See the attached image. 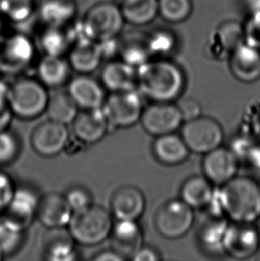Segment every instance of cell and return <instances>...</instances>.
<instances>
[{
  "label": "cell",
  "instance_id": "cell-31",
  "mask_svg": "<svg viewBox=\"0 0 260 261\" xmlns=\"http://www.w3.org/2000/svg\"><path fill=\"white\" fill-rule=\"evenodd\" d=\"M39 46L45 55L64 57L73 44L67 27L45 26L39 38Z\"/></svg>",
  "mask_w": 260,
  "mask_h": 261
},
{
  "label": "cell",
  "instance_id": "cell-18",
  "mask_svg": "<svg viewBox=\"0 0 260 261\" xmlns=\"http://www.w3.org/2000/svg\"><path fill=\"white\" fill-rule=\"evenodd\" d=\"M145 207L144 193L132 185L117 188L111 199V213L117 220H138L144 214Z\"/></svg>",
  "mask_w": 260,
  "mask_h": 261
},
{
  "label": "cell",
  "instance_id": "cell-25",
  "mask_svg": "<svg viewBox=\"0 0 260 261\" xmlns=\"http://www.w3.org/2000/svg\"><path fill=\"white\" fill-rule=\"evenodd\" d=\"M152 152L159 163L167 166H176L187 161L190 151L181 135L171 133L157 137L152 145Z\"/></svg>",
  "mask_w": 260,
  "mask_h": 261
},
{
  "label": "cell",
  "instance_id": "cell-14",
  "mask_svg": "<svg viewBox=\"0 0 260 261\" xmlns=\"http://www.w3.org/2000/svg\"><path fill=\"white\" fill-rule=\"evenodd\" d=\"M238 157L232 149L219 146L204 155V176L217 187H222L237 176Z\"/></svg>",
  "mask_w": 260,
  "mask_h": 261
},
{
  "label": "cell",
  "instance_id": "cell-30",
  "mask_svg": "<svg viewBox=\"0 0 260 261\" xmlns=\"http://www.w3.org/2000/svg\"><path fill=\"white\" fill-rule=\"evenodd\" d=\"M126 23L134 26L150 24L158 16V0H120Z\"/></svg>",
  "mask_w": 260,
  "mask_h": 261
},
{
  "label": "cell",
  "instance_id": "cell-38",
  "mask_svg": "<svg viewBox=\"0 0 260 261\" xmlns=\"http://www.w3.org/2000/svg\"><path fill=\"white\" fill-rule=\"evenodd\" d=\"M20 138L9 128L0 130V165L14 163L21 153Z\"/></svg>",
  "mask_w": 260,
  "mask_h": 261
},
{
  "label": "cell",
  "instance_id": "cell-41",
  "mask_svg": "<svg viewBox=\"0 0 260 261\" xmlns=\"http://www.w3.org/2000/svg\"><path fill=\"white\" fill-rule=\"evenodd\" d=\"M16 185L9 174L0 170V216L3 215L9 206Z\"/></svg>",
  "mask_w": 260,
  "mask_h": 261
},
{
  "label": "cell",
  "instance_id": "cell-29",
  "mask_svg": "<svg viewBox=\"0 0 260 261\" xmlns=\"http://www.w3.org/2000/svg\"><path fill=\"white\" fill-rule=\"evenodd\" d=\"M214 192V185L205 176H191L180 188V199L193 210H201L211 203Z\"/></svg>",
  "mask_w": 260,
  "mask_h": 261
},
{
  "label": "cell",
  "instance_id": "cell-33",
  "mask_svg": "<svg viewBox=\"0 0 260 261\" xmlns=\"http://www.w3.org/2000/svg\"><path fill=\"white\" fill-rule=\"evenodd\" d=\"M26 229L3 216L0 219V252L4 258L15 254L22 247Z\"/></svg>",
  "mask_w": 260,
  "mask_h": 261
},
{
  "label": "cell",
  "instance_id": "cell-19",
  "mask_svg": "<svg viewBox=\"0 0 260 261\" xmlns=\"http://www.w3.org/2000/svg\"><path fill=\"white\" fill-rule=\"evenodd\" d=\"M72 215L73 212L64 194L48 193L41 195L37 219L47 229L67 227Z\"/></svg>",
  "mask_w": 260,
  "mask_h": 261
},
{
  "label": "cell",
  "instance_id": "cell-10",
  "mask_svg": "<svg viewBox=\"0 0 260 261\" xmlns=\"http://www.w3.org/2000/svg\"><path fill=\"white\" fill-rule=\"evenodd\" d=\"M225 254L246 260L260 251L259 232L256 223L230 221L224 239Z\"/></svg>",
  "mask_w": 260,
  "mask_h": 261
},
{
  "label": "cell",
  "instance_id": "cell-7",
  "mask_svg": "<svg viewBox=\"0 0 260 261\" xmlns=\"http://www.w3.org/2000/svg\"><path fill=\"white\" fill-rule=\"evenodd\" d=\"M180 135L190 152L201 155L221 146L225 137L221 125L217 120L202 115L185 122Z\"/></svg>",
  "mask_w": 260,
  "mask_h": 261
},
{
  "label": "cell",
  "instance_id": "cell-17",
  "mask_svg": "<svg viewBox=\"0 0 260 261\" xmlns=\"http://www.w3.org/2000/svg\"><path fill=\"white\" fill-rule=\"evenodd\" d=\"M68 93L80 110L102 108L106 101V89L102 82L90 74H79L68 82Z\"/></svg>",
  "mask_w": 260,
  "mask_h": 261
},
{
  "label": "cell",
  "instance_id": "cell-4",
  "mask_svg": "<svg viewBox=\"0 0 260 261\" xmlns=\"http://www.w3.org/2000/svg\"><path fill=\"white\" fill-rule=\"evenodd\" d=\"M50 95L38 79L20 77L10 86L9 107L14 116L31 120L46 113Z\"/></svg>",
  "mask_w": 260,
  "mask_h": 261
},
{
  "label": "cell",
  "instance_id": "cell-13",
  "mask_svg": "<svg viewBox=\"0 0 260 261\" xmlns=\"http://www.w3.org/2000/svg\"><path fill=\"white\" fill-rule=\"evenodd\" d=\"M243 43V24L236 21H225L211 32L205 44V51L212 59L224 60Z\"/></svg>",
  "mask_w": 260,
  "mask_h": 261
},
{
  "label": "cell",
  "instance_id": "cell-1",
  "mask_svg": "<svg viewBox=\"0 0 260 261\" xmlns=\"http://www.w3.org/2000/svg\"><path fill=\"white\" fill-rule=\"evenodd\" d=\"M137 71V90L152 102H175L183 95L185 72L168 58H151Z\"/></svg>",
  "mask_w": 260,
  "mask_h": 261
},
{
  "label": "cell",
  "instance_id": "cell-20",
  "mask_svg": "<svg viewBox=\"0 0 260 261\" xmlns=\"http://www.w3.org/2000/svg\"><path fill=\"white\" fill-rule=\"evenodd\" d=\"M229 59L232 76L242 83L250 84L260 79V50L243 43L233 50Z\"/></svg>",
  "mask_w": 260,
  "mask_h": 261
},
{
  "label": "cell",
  "instance_id": "cell-21",
  "mask_svg": "<svg viewBox=\"0 0 260 261\" xmlns=\"http://www.w3.org/2000/svg\"><path fill=\"white\" fill-rule=\"evenodd\" d=\"M110 237L112 249L124 259H131L144 245V234L137 220H117Z\"/></svg>",
  "mask_w": 260,
  "mask_h": 261
},
{
  "label": "cell",
  "instance_id": "cell-12",
  "mask_svg": "<svg viewBox=\"0 0 260 261\" xmlns=\"http://www.w3.org/2000/svg\"><path fill=\"white\" fill-rule=\"evenodd\" d=\"M70 140V131L66 125L49 119L39 124L31 135L32 149L45 158L56 157L65 151Z\"/></svg>",
  "mask_w": 260,
  "mask_h": 261
},
{
  "label": "cell",
  "instance_id": "cell-39",
  "mask_svg": "<svg viewBox=\"0 0 260 261\" xmlns=\"http://www.w3.org/2000/svg\"><path fill=\"white\" fill-rule=\"evenodd\" d=\"M64 196L73 212H81L94 204L90 191L83 186L70 187Z\"/></svg>",
  "mask_w": 260,
  "mask_h": 261
},
{
  "label": "cell",
  "instance_id": "cell-9",
  "mask_svg": "<svg viewBox=\"0 0 260 261\" xmlns=\"http://www.w3.org/2000/svg\"><path fill=\"white\" fill-rule=\"evenodd\" d=\"M194 211L181 199L167 201L161 206L155 216L156 230L169 240L185 237L194 226Z\"/></svg>",
  "mask_w": 260,
  "mask_h": 261
},
{
  "label": "cell",
  "instance_id": "cell-32",
  "mask_svg": "<svg viewBox=\"0 0 260 261\" xmlns=\"http://www.w3.org/2000/svg\"><path fill=\"white\" fill-rule=\"evenodd\" d=\"M79 112V106L68 91H57L50 95L46 110L49 120L68 126L73 122Z\"/></svg>",
  "mask_w": 260,
  "mask_h": 261
},
{
  "label": "cell",
  "instance_id": "cell-44",
  "mask_svg": "<svg viewBox=\"0 0 260 261\" xmlns=\"http://www.w3.org/2000/svg\"><path fill=\"white\" fill-rule=\"evenodd\" d=\"M92 260L94 261H123V257L120 256L117 251H114L113 249L110 250H105V251H100L98 253L92 257Z\"/></svg>",
  "mask_w": 260,
  "mask_h": 261
},
{
  "label": "cell",
  "instance_id": "cell-24",
  "mask_svg": "<svg viewBox=\"0 0 260 261\" xmlns=\"http://www.w3.org/2000/svg\"><path fill=\"white\" fill-rule=\"evenodd\" d=\"M230 220L224 216H209L199 228L197 237L200 247L206 254L223 255L224 239Z\"/></svg>",
  "mask_w": 260,
  "mask_h": 261
},
{
  "label": "cell",
  "instance_id": "cell-43",
  "mask_svg": "<svg viewBox=\"0 0 260 261\" xmlns=\"http://www.w3.org/2000/svg\"><path fill=\"white\" fill-rule=\"evenodd\" d=\"M162 259V256L155 248L143 245L134 255L131 260L134 261H159Z\"/></svg>",
  "mask_w": 260,
  "mask_h": 261
},
{
  "label": "cell",
  "instance_id": "cell-3",
  "mask_svg": "<svg viewBox=\"0 0 260 261\" xmlns=\"http://www.w3.org/2000/svg\"><path fill=\"white\" fill-rule=\"evenodd\" d=\"M113 218L106 208L92 204L83 211L73 212L67 227L77 244L95 246L109 238L114 225Z\"/></svg>",
  "mask_w": 260,
  "mask_h": 261
},
{
  "label": "cell",
  "instance_id": "cell-36",
  "mask_svg": "<svg viewBox=\"0 0 260 261\" xmlns=\"http://www.w3.org/2000/svg\"><path fill=\"white\" fill-rule=\"evenodd\" d=\"M192 12V0H158V15L169 23L187 21Z\"/></svg>",
  "mask_w": 260,
  "mask_h": 261
},
{
  "label": "cell",
  "instance_id": "cell-42",
  "mask_svg": "<svg viewBox=\"0 0 260 261\" xmlns=\"http://www.w3.org/2000/svg\"><path fill=\"white\" fill-rule=\"evenodd\" d=\"M177 106L183 117L184 123L201 116V106L195 99H183L177 103Z\"/></svg>",
  "mask_w": 260,
  "mask_h": 261
},
{
  "label": "cell",
  "instance_id": "cell-26",
  "mask_svg": "<svg viewBox=\"0 0 260 261\" xmlns=\"http://www.w3.org/2000/svg\"><path fill=\"white\" fill-rule=\"evenodd\" d=\"M44 243V256L49 261H75L79 258L76 242L69 230L49 229Z\"/></svg>",
  "mask_w": 260,
  "mask_h": 261
},
{
  "label": "cell",
  "instance_id": "cell-5",
  "mask_svg": "<svg viewBox=\"0 0 260 261\" xmlns=\"http://www.w3.org/2000/svg\"><path fill=\"white\" fill-rule=\"evenodd\" d=\"M125 23L120 5L108 1L92 6L81 21L86 36L97 42L118 38Z\"/></svg>",
  "mask_w": 260,
  "mask_h": 261
},
{
  "label": "cell",
  "instance_id": "cell-37",
  "mask_svg": "<svg viewBox=\"0 0 260 261\" xmlns=\"http://www.w3.org/2000/svg\"><path fill=\"white\" fill-rule=\"evenodd\" d=\"M120 41V59L133 67L137 69L151 59L146 46V37L143 39H129V40Z\"/></svg>",
  "mask_w": 260,
  "mask_h": 261
},
{
  "label": "cell",
  "instance_id": "cell-28",
  "mask_svg": "<svg viewBox=\"0 0 260 261\" xmlns=\"http://www.w3.org/2000/svg\"><path fill=\"white\" fill-rule=\"evenodd\" d=\"M75 0H41L38 7L40 21L45 26L68 27L77 14Z\"/></svg>",
  "mask_w": 260,
  "mask_h": 261
},
{
  "label": "cell",
  "instance_id": "cell-6",
  "mask_svg": "<svg viewBox=\"0 0 260 261\" xmlns=\"http://www.w3.org/2000/svg\"><path fill=\"white\" fill-rule=\"evenodd\" d=\"M35 56V46L22 33L0 35V76H16L31 65Z\"/></svg>",
  "mask_w": 260,
  "mask_h": 261
},
{
  "label": "cell",
  "instance_id": "cell-16",
  "mask_svg": "<svg viewBox=\"0 0 260 261\" xmlns=\"http://www.w3.org/2000/svg\"><path fill=\"white\" fill-rule=\"evenodd\" d=\"M71 126L75 139L86 145L101 141L111 127L102 108L81 110Z\"/></svg>",
  "mask_w": 260,
  "mask_h": 261
},
{
  "label": "cell",
  "instance_id": "cell-27",
  "mask_svg": "<svg viewBox=\"0 0 260 261\" xmlns=\"http://www.w3.org/2000/svg\"><path fill=\"white\" fill-rule=\"evenodd\" d=\"M69 61L64 57L45 55L37 65V79L47 88H58L70 80Z\"/></svg>",
  "mask_w": 260,
  "mask_h": 261
},
{
  "label": "cell",
  "instance_id": "cell-34",
  "mask_svg": "<svg viewBox=\"0 0 260 261\" xmlns=\"http://www.w3.org/2000/svg\"><path fill=\"white\" fill-rule=\"evenodd\" d=\"M177 39L169 29H157L146 36V46L151 58H167L176 48Z\"/></svg>",
  "mask_w": 260,
  "mask_h": 261
},
{
  "label": "cell",
  "instance_id": "cell-45",
  "mask_svg": "<svg viewBox=\"0 0 260 261\" xmlns=\"http://www.w3.org/2000/svg\"><path fill=\"white\" fill-rule=\"evenodd\" d=\"M10 86L3 76H0V109L9 106Z\"/></svg>",
  "mask_w": 260,
  "mask_h": 261
},
{
  "label": "cell",
  "instance_id": "cell-47",
  "mask_svg": "<svg viewBox=\"0 0 260 261\" xmlns=\"http://www.w3.org/2000/svg\"><path fill=\"white\" fill-rule=\"evenodd\" d=\"M257 224V229H258V232H259V237H260V219L257 220V222L256 223Z\"/></svg>",
  "mask_w": 260,
  "mask_h": 261
},
{
  "label": "cell",
  "instance_id": "cell-15",
  "mask_svg": "<svg viewBox=\"0 0 260 261\" xmlns=\"http://www.w3.org/2000/svg\"><path fill=\"white\" fill-rule=\"evenodd\" d=\"M41 195L31 185L16 186L8 208L3 215L27 230L37 218Z\"/></svg>",
  "mask_w": 260,
  "mask_h": 261
},
{
  "label": "cell",
  "instance_id": "cell-8",
  "mask_svg": "<svg viewBox=\"0 0 260 261\" xmlns=\"http://www.w3.org/2000/svg\"><path fill=\"white\" fill-rule=\"evenodd\" d=\"M142 96L137 89L107 95L102 109L110 127L127 128L139 122L144 111Z\"/></svg>",
  "mask_w": 260,
  "mask_h": 261
},
{
  "label": "cell",
  "instance_id": "cell-23",
  "mask_svg": "<svg viewBox=\"0 0 260 261\" xmlns=\"http://www.w3.org/2000/svg\"><path fill=\"white\" fill-rule=\"evenodd\" d=\"M100 82L112 93L137 89V68L121 59L110 60L102 69Z\"/></svg>",
  "mask_w": 260,
  "mask_h": 261
},
{
  "label": "cell",
  "instance_id": "cell-40",
  "mask_svg": "<svg viewBox=\"0 0 260 261\" xmlns=\"http://www.w3.org/2000/svg\"><path fill=\"white\" fill-rule=\"evenodd\" d=\"M243 28L244 43L260 50V11L250 12Z\"/></svg>",
  "mask_w": 260,
  "mask_h": 261
},
{
  "label": "cell",
  "instance_id": "cell-48",
  "mask_svg": "<svg viewBox=\"0 0 260 261\" xmlns=\"http://www.w3.org/2000/svg\"><path fill=\"white\" fill-rule=\"evenodd\" d=\"M4 257L3 255L1 254V252H0V260H2L3 259Z\"/></svg>",
  "mask_w": 260,
  "mask_h": 261
},
{
  "label": "cell",
  "instance_id": "cell-11",
  "mask_svg": "<svg viewBox=\"0 0 260 261\" xmlns=\"http://www.w3.org/2000/svg\"><path fill=\"white\" fill-rule=\"evenodd\" d=\"M140 122L148 134L157 138L176 132L183 126L184 120L177 103L153 102L144 108Z\"/></svg>",
  "mask_w": 260,
  "mask_h": 261
},
{
  "label": "cell",
  "instance_id": "cell-46",
  "mask_svg": "<svg viewBox=\"0 0 260 261\" xmlns=\"http://www.w3.org/2000/svg\"><path fill=\"white\" fill-rule=\"evenodd\" d=\"M14 116V113L11 111L9 106L0 109V130L9 128Z\"/></svg>",
  "mask_w": 260,
  "mask_h": 261
},
{
  "label": "cell",
  "instance_id": "cell-2",
  "mask_svg": "<svg viewBox=\"0 0 260 261\" xmlns=\"http://www.w3.org/2000/svg\"><path fill=\"white\" fill-rule=\"evenodd\" d=\"M217 192L223 214L230 221L257 223L260 219V184L253 178L236 176Z\"/></svg>",
  "mask_w": 260,
  "mask_h": 261
},
{
  "label": "cell",
  "instance_id": "cell-35",
  "mask_svg": "<svg viewBox=\"0 0 260 261\" xmlns=\"http://www.w3.org/2000/svg\"><path fill=\"white\" fill-rule=\"evenodd\" d=\"M35 11L34 0H0V16L10 23H23Z\"/></svg>",
  "mask_w": 260,
  "mask_h": 261
},
{
  "label": "cell",
  "instance_id": "cell-22",
  "mask_svg": "<svg viewBox=\"0 0 260 261\" xmlns=\"http://www.w3.org/2000/svg\"><path fill=\"white\" fill-rule=\"evenodd\" d=\"M68 55L71 70L79 74H91L100 67L103 61L99 43L90 39L76 40Z\"/></svg>",
  "mask_w": 260,
  "mask_h": 261
}]
</instances>
